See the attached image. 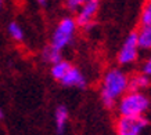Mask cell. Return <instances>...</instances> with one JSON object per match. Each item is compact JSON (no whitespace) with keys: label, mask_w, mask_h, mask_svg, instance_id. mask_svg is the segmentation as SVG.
Returning <instances> with one entry per match:
<instances>
[{"label":"cell","mask_w":151,"mask_h":135,"mask_svg":"<svg viewBox=\"0 0 151 135\" xmlns=\"http://www.w3.org/2000/svg\"><path fill=\"white\" fill-rule=\"evenodd\" d=\"M129 76L121 68H111L103 76L100 86V99L107 109H114L121 97L128 92Z\"/></svg>","instance_id":"obj_1"},{"label":"cell","mask_w":151,"mask_h":135,"mask_svg":"<svg viewBox=\"0 0 151 135\" xmlns=\"http://www.w3.org/2000/svg\"><path fill=\"white\" fill-rule=\"evenodd\" d=\"M150 105V98L143 91H128L121 97L115 109L119 116H144Z\"/></svg>","instance_id":"obj_2"},{"label":"cell","mask_w":151,"mask_h":135,"mask_svg":"<svg viewBox=\"0 0 151 135\" xmlns=\"http://www.w3.org/2000/svg\"><path fill=\"white\" fill-rule=\"evenodd\" d=\"M76 31H78V25H76L75 18L64 17L55 25L50 37V44L63 51V50H65L73 43Z\"/></svg>","instance_id":"obj_3"},{"label":"cell","mask_w":151,"mask_h":135,"mask_svg":"<svg viewBox=\"0 0 151 135\" xmlns=\"http://www.w3.org/2000/svg\"><path fill=\"white\" fill-rule=\"evenodd\" d=\"M150 127L146 116H119L115 123L116 135H144Z\"/></svg>","instance_id":"obj_4"},{"label":"cell","mask_w":151,"mask_h":135,"mask_svg":"<svg viewBox=\"0 0 151 135\" xmlns=\"http://www.w3.org/2000/svg\"><path fill=\"white\" fill-rule=\"evenodd\" d=\"M139 53H140V47L137 41V32H130L125 37L124 43L121 44V48L118 50L116 61L121 66L132 65L139 59Z\"/></svg>","instance_id":"obj_5"},{"label":"cell","mask_w":151,"mask_h":135,"mask_svg":"<svg viewBox=\"0 0 151 135\" xmlns=\"http://www.w3.org/2000/svg\"><path fill=\"white\" fill-rule=\"evenodd\" d=\"M99 9H100V0H89L81 6L75 18L78 28H83V29L92 28L99 14Z\"/></svg>","instance_id":"obj_6"},{"label":"cell","mask_w":151,"mask_h":135,"mask_svg":"<svg viewBox=\"0 0 151 135\" xmlns=\"http://www.w3.org/2000/svg\"><path fill=\"white\" fill-rule=\"evenodd\" d=\"M61 86L67 88H78V90H85L87 87V79L83 75V72L76 66H71L67 75L58 81Z\"/></svg>","instance_id":"obj_7"},{"label":"cell","mask_w":151,"mask_h":135,"mask_svg":"<svg viewBox=\"0 0 151 135\" xmlns=\"http://www.w3.org/2000/svg\"><path fill=\"white\" fill-rule=\"evenodd\" d=\"M54 131L57 135H64L67 126H68L69 112L65 105H57L54 109Z\"/></svg>","instance_id":"obj_8"},{"label":"cell","mask_w":151,"mask_h":135,"mask_svg":"<svg viewBox=\"0 0 151 135\" xmlns=\"http://www.w3.org/2000/svg\"><path fill=\"white\" fill-rule=\"evenodd\" d=\"M151 84V79L143 72L134 73L129 76L128 80V91H144Z\"/></svg>","instance_id":"obj_9"},{"label":"cell","mask_w":151,"mask_h":135,"mask_svg":"<svg viewBox=\"0 0 151 135\" xmlns=\"http://www.w3.org/2000/svg\"><path fill=\"white\" fill-rule=\"evenodd\" d=\"M40 58L45 63H49V65H53V63L58 62L60 59H63V51L58 48H55L54 45H46L43 47L40 53Z\"/></svg>","instance_id":"obj_10"},{"label":"cell","mask_w":151,"mask_h":135,"mask_svg":"<svg viewBox=\"0 0 151 135\" xmlns=\"http://www.w3.org/2000/svg\"><path fill=\"white\" fill-rule=\"evenodd\" d=\"M71 66H72V63L69 62V61H67V59H64V58L60 59L58 62L50 65V75H51V77H53L55 81H60L63 77L65 76V75H67V72L71 69Z\"/></svg>","instance_id":"obj_11"},{"label":"cell","mask_w":151,"mask_h":135,"mask_svg":"<svg viewBox=\"0 0 151 135\" xmlns=\"http://www.w3.org/2000/svg\"><path fill=\"white\" fill-rule=\"evenodd\" d=\"M139 47L143 51H151V25H140L137 31Z\"/></svg>","instance_id":"obj_12"},{"label":"cell","mask_w":151,"mask_h":135,"mask_svg":"<svg viewBox=\"0 0 151 135\" xmlns=\"http://www.w3.org/2000/svg\"><path fill=\"white\" fill-rule=\"evenodd\" d=\"M7 32H9V36L13 39L14 41H24L25 39V32H24L22 26L19 25L18 22H10L9 26H7Z\"/></svg>","instance_id":"obj_13"},{"label":"cell","mask_w":151,"mask_h":135,"mask_svg":"<svg viewBox=\"0 0 151 135\" xmlns=\"http://www.w3.org/2000/svg\"><path fill=\"white\" fill-rule=\"evenodd\" d=\"M140 25H151V0H148L143 7L140 15Z\"/></svg>","instance_id":"obj_14"},{"label":"cell","mask_w":151,"mask_h":135,"mask_svg":"<svg viewBox=\"0 0 151 135\" xmlns=\"http://www.w3.org/2000/svg\"><path fill=\"white\" fill-rule=\"evenodd\" d=\"M89 0H65V7L69 11H78V9L82 4H85Z\"/></svg>","instance_id":"obj_15"},{"label":"cell","mask_w":151,"mask_h":135,"mask_svg":"<svg viewBox=\"0 0 151 135\" xmlns=\"http://www.w3.org/2000/svg\"><path fill=\"white\" fill-rule=\"evenodd\" d=\"M140 72H143L144 75H147V76L151 79V55L144 61V62H143L142 70H140Z\"/></svg>","instance_id":"obj_16"},{"label":"cell","mask_w":151,"mask_h":135,"mask_svg":"<svg viewBox=\"0 0 151 135\" xmlns=\"http://www.w3.org/2000/svg\"><path fill=\"white\" fill-rule=\"evenodd\" d=\"M36 1H37V4L42 6V7H46L47 3H49V0H36Z\"/></svg>","instance_id":"obj_17"},{"label":"cell","mask_w":151,"mask_h":135,"mask_svg":"<svg viewBox=\"0 0 151 135\" xmlns=\"http://www.w3.org/2000/svg\"><path fill=\"white\" fill-rule=\"evenodd\" d=\"M3 117H4V110H3V108L0 106V120H1Z\"/></svg>","instance_id":"obj_18"},{"label":"cell","mask_w":151,"mask_h":135,"mask_svg":"<svg viewBox=\"0 0 151 135\" xmlns=\"http://www.w3.org/2000/svg\"><path fill=\"white\" fill-rule=\"evenodd\" d=\"M1 7H3V0H0V10H1Z\"/></svg>","instance_id":"obj_19"}]
</instances>
